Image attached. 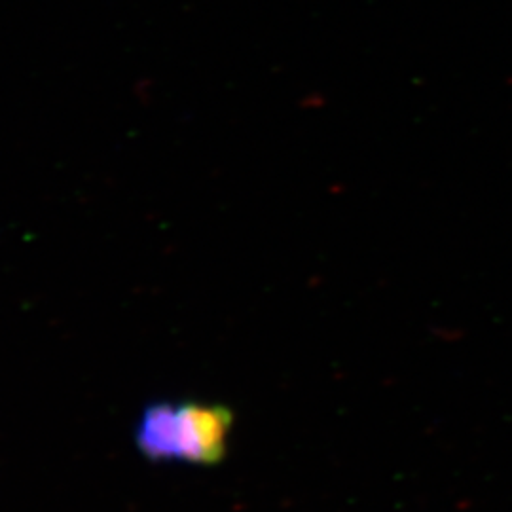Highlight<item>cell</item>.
<instances>
[{"label":"cell","instance_id":"obj_1","mask_svg":"<svg viewBox=\"0 0 512 512\" xmlns=\"http://www.w3.org/2000/svg\"><path fill=\"white\" fill-rule=\"evenodd\" d=\"M232 425V412L219 404H152L139 418L135 442L154 461L215 465L226 456Z\"/></svg>","mask_w":512,"mask_h":512}]
</instances>
